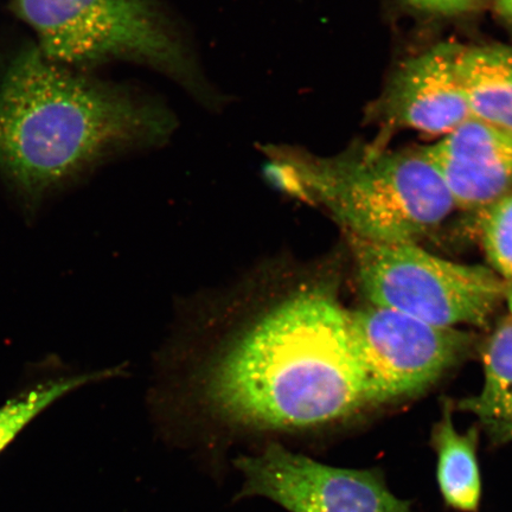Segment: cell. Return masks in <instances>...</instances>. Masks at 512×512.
Instances as JSON below:
<instances>
[{
    "label": "cell",
    "instance_id": "obj_9",
    "mask_svg": "<svg viewBox=\"0 0 512 512\" xmlns=\"http://www.w3.org/2000/svg\"><path fill=\"white\" fill-rule=\"evenodd\" d=\"M419 150L457 209L477 210L512 190V132L501 127L469 118Z\"/></svg>",
    "mask_w": 512,
    "mask_h": 512
},
{
    "label": "cell",
    "instance_id": "obj_7",
    "mask_svg": "<svg viewBox=\"0 0 512 512\" xmlns=\"http://www.w3.org/2000/svg\"><path fill=\"white\" fill-rule=\"evenodd\" d=\"M235 466L245 479L239 499L266 497L288 512H411L379 470L325 465L277 443Z\"/></svg>",
    "mask_w": 512,
    "mask_h": 512
},
{
    "label": "cell",
    "instance_id": "obj_10",
    "mask_svg": "<svg viewBox=\"0 0 512 512\" xmlns=\"http://www.w3.org/2000/svg\"><path fill=\"white\" fill-rule=\"evenodd\" d=\"M457 73L471 118L512 132V47H459Z\"/></svg>",
    "mask_w": 512,
    "mask_h": 512
},
{
    "label": "cell",
    "instance_id": "obj_11",
    "mask_svg": "<svg viewBox=\"0 0 512 512\" xmlns=\"http://www.w3.org/2000/svg\"><path fill=\"white\" fill-rule=\"evenodd\" d=\"M480 392L460 401L459 409L477 416L492 443L512 441V317L501 319L484 350Z\"/></svg>",
    "mask_w": 512,
    "mask_h": 512
},
{
    "label": "cell",
    "instance_id": "obj_17",
    "mask_svg": "<svg viewBox=\"0 0 512 512\" xmlns=\"http://www.w3.org/2000/svg\"><path fill=\"white\" fill-rule=\"evenodd\" d=\"M505 302H507L510 316L512 317V283L508 284L507 294H505Z\"/></svg>",
    "mask_w": 512,
    "mask_h": 512
},
{
    "label": "cell",
    "instance_id": "obj_4",
    "mask_svg": "<svg viewBox=\"0 0 512 512\" xmlns=\"http://www.w3.org/2000/svg\"><path fill=\"white\" fill-rule=\"evenodd\" d=\"M50 61L83 70L112 61L155 68L217 105L194 54L157 0H11Z\"/></svg>",
    "mask_w": 512,
    "mask_h": 512
},
{
    "label": "cell",
    "instance_id": "obj_5",
    "mask_svg": "<svg viewBox=\"0 0 512 512\" xmlns=\"http://www.w3.org/2000/svg\"><path fill=\"white\" fill-rule=\"evenodd\" d=\"M348 238L362 291L373 305L456 329L484 326L505 300L508 283L489 267L441 259L418 243Z\"/></svg>",
    "mask_w": 512,
    "mask_h": 512
},
{
    "label": "cell",
    "instance_id": "obj_2",
    "mask_svg": "<svg viewBox=\"0 0 512 512\" xmlns=\"http://www.w3.org/2000/svg\"><path fill=\"white\" fill-rule=\"evenodd\" d=\"M175 127L151 96L61 66L37 46L0 55V174L28 202L120 153L165 143Z\"/></svg>",
    "mask_w": 512,
    "mask_h": 512
},
{
    "label": "cell",
    "instance_id": "obj_16",
    "mask_svg": "<svg viewBox=\"0 0 512 512\" xmlns=\"http://www.w3.org/2000/svg\"><path fill=\"white\" fill-rule=\"evenodd\" d=\"M496 10L505 22L512 25V0H496Z\"/></svg>",
    "mask_w": 512,
    "mask_h": 512
},
{
    "label": "cell",
    "instance_id": "obj_1",
    "mask_svg": "<svg viewBox=\"0 0 512 512\" xmlns=\"http://www.w3.org/2000/svg\"><path fill=\"white\" fill-rule=\"evenodd\" d=\"M197 370L202 406L239 430H312L367 407L349 311L325 283L261 293Z\"/></svg>",
    "mask_w": 512,
    "mask_h": 512
},
{
    "label": "cell",
    "instance_id": "obj_8",
    "mask_svg": "<svg viewBox=\"0 0 512 512\" xmlns=\"http://www.w3.org/2000/svg\"><path fill=\"white\" fill-rule=\"evenodd\" d=\"M459 47L437 44L396 70L380 104L389 124L444 137L471 118L457 73Z\"/></svg>",
    "mask_w": 512,
    "mask_h": 512
},
{
    "label": "cell",
    "instance_id": "obj_14",
    "mask_svg": "<svg viewBox=\"0 0 512 512\" xmlns=\"http://www.w3.org/2000/svg\"><path fill=\"white\" fill-rule=\"evenodd\" d=\"M470 213L491 270L512 283V190Z\"/></svg>",
    "mask_w": 512,
    "mask_h": 512
},
{
    "label": "cell",
    "instance_id": "obj_13",
    "mask_svg": "<svg viewBox=\"0 0 512 512\" xmlns=\"http://www.w3.org/2000/svg\"><path fill=\"white\" fill-rule=\"evenodd\" d=\"M96 379H99V374L79 375L44 382L6 402L0 408V452L51 403Z\"/></svg>",
    "mask_w": 512,
    "mask_h": 512
},
{
    "label": "cell",
    "instance_id": "obj_6",
    "mask_svg": "<svg viewBox=\"0 0 512 512\" xmlns=\"http://www.w3.org/2000/svg\"><path fill=\"white\" fill-rule=\"evenodd\" d=\"M352 348L366 406L418 395L460 360L471 338L371 304L349 311Z\"/></svg>",
    "mask_w": 512,
    "mask_h": 512
},
{
    "label": "cell",
    "instance_id": "obj_12",
    "mask_svg": "<svg viewBox=\"0 0 512 512\" xmlns=\"http://www.w3.org/2000/svg\"><path fill=\"white\" fill-rule=\"evenodd\" d=\"M477 427L459 433L452 421L450 405L435 426L432 445L438 457L437 477L441 496L448 507L460 512H477L482 498V479L477 457Z\"/></svg>",
    "mask_w": 512,
    "mask_h": 512
},
{
    "label": "cell",
    "instance_id": "obj_3",
    "mask_svg": "<svg viewBox=\"0 0 512 512\" xmlns=\"http://www.w3.org/2000/svg\"><path fill=\"white\" fill-rule=\"evenodd\" d=\"M268 155L281 188L324 208L354 238L418 243L456 209L420 150L360 146L332 157L285 149Z\"/></svg>",
    "mask_w": 512,
    "mask_h": 512
},
{
    "label": "cell",
    "instance_id": "obj_15",
    "mask_svg": "<svg viewBox=\"0 0 512 512\" xmlns=\"http://www.w3.org/2000/svg\"><path fill=\"white\" fill-rule=\"evenodd\" d=\"M414 9L440 16H456L476 10L484 0H406Z\"/></svg>",
    "mask_w": 512,
    "mask_h": 512
}]
</instances>
